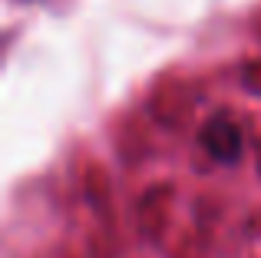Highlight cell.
Returning <instances> with one entry per match:
<instances>
[{"instance_id": "cell-1", "label": "cell", "mask_w": 261, "mask_h": 258, "mask_svg": "<svg viewBox=\"0 0 261 258\" xmlns=\"http://www.w3.org/2000/svg\"><path fill=\"white\" fill-rule=\"evenodd\" d=\"M202 146L218 162H238L242 159V129L228 116H212L202 126Z\"/></svg>"}]
</instances>
